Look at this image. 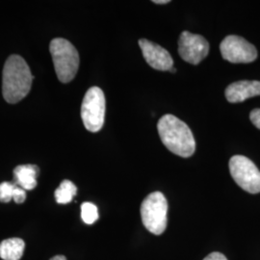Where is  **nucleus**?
<instances>
[{
	"label": "nucleus",
	"mask_w": 260,
	"mask_h": 260,
	"mask_svg": "<svg viewBox=\"0 0 260 260\" xmlns=\"http://www.w3.org/2000/svg\"><path fill=\"white\" fill-rule=\"evenodd\" d=\"M157 129L162 143L171 152L184 158L195 153L196 142L192 131L176 116H163L158 121Z\"/></svg>",
	"instance_id": "nucleus-1"
},
{
	"label": "nucleus",
	"mask_w": 260,
	"mask_h": 260,
	"mask_svg": "<svg viewBox=\"0 0 260 260\" xmlns=\"http://www.w3.org/2000/svg\"><path fill=\"white\" fill-rule=\"evenodd\" d=\"M33 76L25 60L11 55L5 62L2 77V93L9 103H17L30 92Z\"/></svg>",
	"instance_id": "nucleus-2"
},
{
	"label": "nucleus",
	"mask_w": 260,
	"mask_h": 260,
	"mask_svg": "<svg viewBox=\"0 0 260 260\" xmlns=\"http://www.w3.org/2000/svg\"><path fill=\"white\" fill-rule=\"evenodd\" d=\"M49 51L58 79L62 83L71 82L79 68V54L76 48L68 40L56 38L50 43Z\"/></svg>",
	"instance_id": "nucleus-3"
},
{
	"label": "nucleus",
	"mask_w": 260,
	"mask_h": 260,
	"mask_svg": "<svg viewBox=\"0 0 260 260\" xmlns=\"http://www.w3.org/2000/svg\"><path fill=\"white\" fill-rule=\"evenodd\" d=\"M141 217L149 233L160 235L166 231L168 223V202L161 192L149 194L141 205Z\"/></svg>",
	"instance_id": "nucleus-4"
},
{
	"label": "nucleus",
	"mask_w": 260,
	"mask_h": 260,
	"mask_svg": "<svg viewBox=\"0 0 260 260\" xmlns=\"http://www.w3.org/2000/svg\"><path fill=\"white\" fill-rule=\"evenodd\" d=\"M105 104V96L101 88L92 87L85 93L81 106V118L86 129L98 132L103 128Z\"/></svg>",
	"instance_id": "nucleus-5"
},
{
	"label": "nucleus",
	"mask_w": 260,
	"mask_h": 260,
	"mask_svg": "<svg viewBox=\"0 0 260 260\" xmlns=\"http://www.w3.org/2000/svg\"><path fill=\"white\" fill-rule=\"evenodd\" d=\"M230 171L234 181L243 190L260 193V171L251 159L243 155H234L230 160Z\"/></svg>",
	"instance_id": "nucleus-6"
},
{
	"label": "nucleus",
	"mask_w": 260,
	"mask_h": 260,
	"mask_svg": "<svg viewBox=\"0 0 260 260\" xmlns=\"http://www.w3.org/2000/svg\"><path fill=\"white\" fill-rule=\"evenodd\" d=\"M220 50L223 59L233 64H247L257 58V50L254 46L236 35L224 38L220 45Z\"/></svg>",
	"instance_id": "nucleus-7"
},
{
	"label": "nucleus",
	"mask_w": 260,
	"mask_h": 260,
	"mask_svg": "<svg viewBox=\"0 0 260 260\" xmlns=\"http://www.w3.org/2000/svg\"><path fill=\"white\" fill-rule=\"evenodd\" d=\"M178 53L186 62L198 65L208 55L209 44L201 35L183 31L178 40Z\"/></svg>",
	"instance_id": "nucleus-8"
},
{
	"label": "nucleus",
	"mask_w": 260,
	"mask_h": 260,
	"mask_svg": "<svg viewBox=\"0 0 260 260\" xmlns=\"http://www.w3.org/2000/svg\"><path fill=\"white\" fill-rule=\"evenodd\" d=\"M139 47L146 62L152 69L157 71H171L174 67L172 56L161 46L149 40L142 39L139 41Z\"/></svg>",
	"instance_id": "nucleus-9"
},
{
	"label": "nucleus",
	"mask_w": 260,
	"mask_h": 260,
	"mask_svg": "<svg viewBox=\"0 0 260 260\" xmlns=\"http://www.w3.org/2000/svg\"><path fill=\"white\" fill-rule=\"evenodd\" d=\"M224 94L229 103H243L248 99L260 95V81L241 80L234 82L228 86Z\"/></svg>",
	"instance_id": "nucleus-10"
},
{
	"label": "nucleus",
	"mask_w": 260,
	"mask_h": 260,
	"mask_svg": "<svg viewBox=\"0 0 260 260\" xmlns=\"http://www.w3.org/2000/svg\"><path fill=\"white\" fill-rule=\"evenodd\" d=\"M38 175L36 165H19L14 170L15 183L25 191L33 190L37 186Z\"/></svg>",
	"instance_id": "nucleus-11"
},
{
	"label": "nucleus",
	"mask_w": 260,
	"mask_h": 260,
	"mask_svg": "<svg viewBox=\"0 0 260 260\" xmlns=\"http://www.w3.org/2000/svg\"><path fill=\"white\" fill-rule=\"evenodd\" d=\"M25 244L20 238H9L0 243V257L3 260H19Z\"/></svg>",
	"instance_id": "nucleus-12"
},
{
	"label": "nucleus",
	"mask_w": 260,
	"mask_h": 260,
	"mask_svg": "<svg viewBox=\"0 0 260 260\" xmlns=\"http://www.w3.org/2000/svg\"><path fill=\"white\" fill-rule=\"evenodd\" d=\"M77 193L76 186L71 180H64L56 189V202L60 205H66L73 201L74 197Z\"/></svg>",
	"instance_id": "nucleus-13"
},
{
	"label": "nucleus",
	"mask_w": 260,
	"mask_h": 260,
	"mask_svg": "<svg viewBox=\"0 0 260 260\" xmlns=\"http://www.w3.org/2000/svg\"><path fill=\"white\" fill-rule=\"evenodd\" d=\"M81 217L87 224L95 223L99 219L98 207L92 203H84L81 205Z\"/></svg>",
	"instance_id": "nucleus-14"
},
{
	"label": "nucleus",
	"mask_w": 260,
	"mask_h": 260,
	"mask_svg": "<svg viewBox=\"0 0 260 260\" xmlns=\"http://www.w3.org/2000/svg\"><path fill=\"white\" fill-rule=\"evenodd\" d=\"M16 188V183L12 182H2L0 184V202L9 203L13 200L14 191Z\"/></svg>",
	"instance_id": "nucleus-15"
},
{
	"label": "nucleus",
	"mask_w": 260,
	"mask_h": 260,
	"mask_svg": "<svg viewBox=\"0 0 260 260\" xmlns=\"http://www.w3.org/2000/svg\"><path fill=\"white\" fill-rule=\"evenodd\" d=\"M25 199H26V191L16 184V188L14 191V197H13V200L15 201V203L22 204V203H24Z\"/></svg>",
	"instance_id": "nucleus-16"
},
{
	"label": "nucleus",
	"mask_w": 260,
	"mask_h": 260,
	"mask_svg": "<svg viewBox=\"0 0 260 260\" xmlns=\"http://www.w3.org/2000/svg\"><path fill=\"white\" fill-rule=\"evenodd\" d=\"M250 119L253 125L260 129V109H253L250 114Z\"/></svg>",
	"instance_id": "nucleus-17"
},
{
	"label": "nucleus",
	"mask_w": 260,
	"mask_h": 260,
	"mask_svg": "<svg viewBox=\"0 0 260 260\" xmlns=\"http://www.w3.org/2000/svg\"><path fill=\"white\" fill-rule=\"evenodd\" d=\"M204 260H228L226 257L223 255V253L215 251L210 254H208Z\"/></svg>",
	"instance_id": "nucleus-18"
},
{
	"label": "nucleus",
	"mask_w": 260,
	"mask_h": 260,
	"mask_svg": "<svg viewBox=\"0 0 260 260\" xmlns=\"http://www.w3.org/2000/svg\"><path fill=\"white\" fill-rule=\"evenodd\" d=\"M152 2L155 4H167L170 3V0H153Z\"/></svg>",
	"instance_id": "nucleus-19"
},
{
	"label": "nucleus",
	"mask_w": 260,
	"mask_h": 260,
	"mask_svg": "<svg viewBox=\"0 0 260 260\" xmlns=\"http://www.w3.org/2000/svg\"><path fill=\"white\" fill-rule=\"evenodd\" d=\"M50 260H67L64 255H56L54 257H52Z\"/></svg>",
	"instance_id": "nucleus-20"
},
{
	"label": "nucleus",
	"mask_w": 260,
	"mask_h": 260,
	"mask_svg": "<svg viewBox=\"0 0 260 260\" xmlns=\"http://www.w3.org/2000/svg\"><path fill=\"white\" fill-rule=\"evenodd\" d=\"M170 72H172V73H176V72H177V70H176V69L173 67V68L171 69V71H170Z\"/></svg>",
	"instance_id": "nucleus-21"
}]
</instances>
